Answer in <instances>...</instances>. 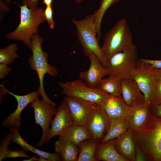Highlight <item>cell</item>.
I'll return each mask as SVG.
<instances>
[{"label": "cell", "instance_id": "e575fe53", "mask_svg": "<svg viewBox=\"0 0 161 161\" xmlns=\"http://www.w3.org/2000/svg\"><path fill=\"white\" fill-rule=\"evenodd\" d=\"M140 59L145 62L151 64L156 68L161 69V60H151L144 58H140Z\"/></svg>", "mask_w": 161, "mask_h": 161}, {"label": "cell", "instance_id": "d590c367", "mask_svg": "<svg viewBox=\"0 0 161 161\" xmlns=\"http://www.w3.org/2000/svg\"><path fill=\"white\" fill-rule=\"evenodd\" d=\"M39 0H22L23 5H26L29 8L38 7Z\"/></svg>", "mask_w": 161, "mask_h": 161}, {"label": "cell", "instance_id": "1f68e13d", "mask_svg": "<svg viewBox=\"0 0 161 161\" xmlns=\"http://www.w3.org/2000/svg\"><path fill=\"white\" fill-rule=\"evenodd\" d=\"M135 147V159L134 161H147L148 159L138 144L134 139Z\"/></svg>", "mask_w": 161, "mask_h": 161}, {"label": "cell", "instance_id": "44dd1931", "mask_svg": "<svg viewBox=\"0 0 161 161\" xmlns=\"http://www.w3.org/2000/svg\"><path fill=\"white\" fill-rule=\"evenodd\" d=\"M55 151L61 157L63 161H78L79 154L78 145L59 139L54 143Z\"/></svg>", "mask_w": 161, "mask_h": 161}, {"label": "cell", "instance_id": "d4e9b609", "mask_svg": "<svg viewBox=\"0 0 161 161\" xmlns=\"http://www.w3.org/2000/svg\"><path fill=\"white\" fill-rule=\"evenodd\" d=\"M99 143L91 139L80 142L78 145L80 151L78 161H98L95 158V153Z\"/></svg>", "mask_w": 161, "mask_h": 161}, {"label": "cell", "instance_id": "8d00e7d4", "mask_svg": "<svg viewBox=\"0 0 161 161\" xmlns=\"http://www.w3.org/2000/svg\"><path fill=\"white\" fill-rule=\"evenodd\" d=\"M3 0H0V10L1 12H8L9 10V6Z\"/></svg>", "mask_w": 161, "mask_h": 161}, {"label": "cell", "instance_id": "60d3db41", "mask_svg": "<svg viewBox=\"0 0 161 161\" xmlns=\"http://www.w3.org/2000/svg\"><path fill=\"white\" fill-rule=\"evenodd\" d=\"M73 0L77 4H80L83 0Z\"/></svg>", "mask_w": 161, "mask_h": 161}, {"label": "cell", "instance_id": "4fadbf2b", "mask_svg": "<svg viewBox=\"0 0 161 161\" xmlns=\"http://www.w3.org/2000/svg\"><path fill=\"white\" fill-rule=\"evenodd\" d=\"M5 90L7 94H10L14 97L17 102L18 105L15 110L4 120L2 126L5 128L20 129L22 120L21 112L28 104L38 98V95H40L39 94L37 91L26 95H20L15 94L6 89Z\"/></svg>", "mask_w": 161, "mask_h": 161}, {"label": "cell", "instance_id": "7c38bea8", "mask_svg": "<svg viewBox=\"0 0 161 161\" xmlns=\"http://www.w3.org/2000/svg\"><path fill=\"white\" fill-rule=\"evenodd\" d=\"M73 119L74 124L85 126L89 115L96 108L98 104L81 99L65 97Z\"/></svg>", "mask_w": 161, "mask_h": 161}, {"label": "cell", "instance_id": "d6a6232c", "mask_svg": "<svg viewBox=\"0 0 161 161\" xmlns=\"http://www.w3.org/2000/svg\"><path fill=\"white\" fill-rule=\"evenodd\" d=\"M150 113L153 116L161 117V103L158 105H150Z\"/></svg>", "mask_w": 161, "mask_h": 161}, {"label": "cell", "instance_id": "ee69618b", "mask_svg": "<svg viewBox=\"0 0 161 161\" xmlns=\"http://www.w3.org/2000/svg\"><path fill=\"white\" fill-rule=\"evenodd\" d=\"M161 1V0H160Z\"/></svg>", "mask_w": 161, "mask_h": 161}, {"label": "cell", "instance_id": "52a82bcc", "mask_svg": "<svg viewBox=\"0 0 161 161\" xmlns=\"http://www.w3.org/2000/svg\"><path fill=\"white\" fill-rule=\"evenodd\" d=\"M62 89V94L66 96L73 97L98 105H100L109 94L97 88L88 87L82 80L63 82L58 81Z\"/></svg>", "mask_w": 161, "mask_h": 161}, {"label": "cell", "instance_id": "5b68a950", "mask_svg": "<svg viewBox=\"0 0 161 161\" xmlns=\"http://www.w3.org/2000/svg\"><path fill=\"white\" fill-rule=\"evenodd\" d=\"M132 34L127 20L121 18L106 34L101 47L107 61L129 47L132 43Z\"/></svg>", "mask_w": 161, "mask_h": 161}, {"label": "cell", "instance_id": "836d02e7", "mask_svg": "<svg viewBox=\"0 0 161 161\" xmlns=\"http://www.w3.org/2000/svg\"><path fill=\"white\" fill-rule=\"evenodd\" d=\"M7 64H0V78H3L11 72V69L7 66Z\"/></svg>", "mask_w": 161, "mask_h": 161}, {"label": "cell", "instance_id": "4dcf8cb0", "mask_svg": "<svg viewBox=\"0 0 161 161\" xmlns=\"http://www.w3.org/2000/svg\"><path fill=\"white\" fill-rule=\"evenodd\" d=\"M53 10L52 5L46 6L44 10V16L45 20L48 23L50 28L53 29L54 27V22L53 17Z\"/></svg>", "mask_w": 161, "mask_h": 161}, {"label": "cell", "instance_id": "2e32d148", "mask_svg": "<svg viewBox=\"0 0 161 161\" xmlns=\"http://www.w3.org/2000/svg\"><path fill=\"white\" fill-rule=\"evenodd\" d=\"M110 120L125 117L129 108L122 97L108 94L100 105Z\"/></svg>", "mask_w": 161, "mask_h": 161}, {"label": "cell", "instance_id": "3957f363", "mask_svg": "<svg viewBox=\"0 0 161 161\" xmlns=\"http://www.w3.org/2000/svg\"><path fill=\"white\" fill-rule=\"evenodd\" d=\"M43 41V38L38 33L35 34L33 36L30 48L32 55L29 58L28 63L30 68L36 71L38 75L39 86L37 91L39 95L42 97V99L56 106V104L52 101L46 93L43 80L44 75L46 73L55 77L58 75V72L54 66L48 63V54L44 51L42 47Z\"/></svg>", "mask_w": 161, "mask_h": 161}, {"label": "cell", "instance_id": "b9f144b4", "mask_svg": "<svg viewBox=\"0 0 161 161\" xmlns=\"http://www.w3.org/2000/svg\"><path fill=\"white\" fill-rule=\"evenodd\" d=\"M6 3L10 4L12 1V0H3Z\"/></svg>", "mask_w": 161, "mask_h": 161}, {"label": "cell", "instance_id": "cb8c5ba5", "mask_svg": "<svg viewBox=\"0 0 161 161\" xmlns=\"http://www.w3.org/2000/svg\"><path fill=\"white\" fill-rule=\"evenodd\" d=\"M101 91L112 95L122 97V85L120 80L111 75L103 78L97 88Z\"/></svg>", "mask_w": 161, "mask_h": 161}, {"label": "cell", "instance_id": "ac0fdd59", "mask_svg": "<svg viewBox=\"0 0 161 161\" xmlns=\"http://www.w3.org/2000/svg\"><path fill=\"white\" fill-rule=\"evenodd\" d=\"M134 133L129 129L116 138L115 146L120 154L129 161H134L135 147Z\"/></svg>", "mask_w": 161, "mask_h": 161}, {"label": "cell", "instance_id": "ba28073f", "mask_svg": "<svg viewBox=\"0 0 161 161\" xmlns=\"http://www.w3.org/2000/svg\"><path fill=\"white\" fill-rule=\"evenodd\" d=\"M156 68L151 64L138 59L130 78L137 83L144 95L145 102L151 104L156 79Z\"/></svg>", "mask_w": 161, "mask_h": 161}, {"label": "cell", "instance_id": "d6986e66", "mask_svg": "<svg viewBox=\"0 0 161 161\" xmlns=\"http://www.w3.org/2000/svg\"><path fill=\"white\" fill-rule=\"evenodd\" d=\"M116 138L104 143H99L95 157L98 161H129L118 152L115 146Z\"/></svg>", "mask_w": 161, "mask_h": 161}, {"label": "cell", "instance_id": "4316f807", "mask_svg": "<svg viewBox=\"0 0 161 161\" xmlns=\"http://www.w3.org/2000/svg\"><path fill=\"white\" fill-rule=\"evenodd\" d=\"M18 49L17 44L13 43L4 48L0 49V64H12L19 56L16 52Z\"/></svg>", "mask_w": 161, "mask_h": 161}, {"label": "cell", "instance_id": "7402d4cb", "mask_svg": "<svg viewBox=\"0 0 161 161\" xmlns=\"http://www.w3.org/2000/svg\"><path fill=\"white\" fill-rule=\"evenodd\" d=\"M59 138L71 142L78 145L82 141L91 139L89 133L85 126L73 124L68 128Z\"/></svg>", "mask_w": 161, "mask_h": 161}, {"label": "cell", "instance_id": "f546056e", "mask_svg": "<svg viewBox=\"0 0 161 161\" xmlns=\"http://www.w3.org/2000/svg\"><path fill=\"white\" fill-rule=\"evenodd\" d=\"M25 151L23 149L20 151L10 150L7 148L5 152L4 159L23 157L31 158V157L28 156L25 153Z\"/></svg>", "mask_w": 161, "mask_h": 161}, {"label": "cell", "instance_id": "603a6c76", "mask_svg": "<svg viewBox=\"0 0 161 161\" xmlns=\"http://www.w3.org/2000/svg\"><path fill=\"white\" fill-rule=\"evenodd\" d=\"M110 121L108 129L100 143H104L117 138L129 129V122L126 117L112 119Z\"/></svg>", "mask_w": 161, "mask_h": 161}, {"label": "cell", "instance_id": "8fae6325", "mask_svg": "<svg viewBox=\"0 0 161 161\" xmlns=\"http://www.w3.org/2000/svg\"><path fill=\"white\" fill-rule=\"evenodd\" d=\"M73 124V119L69 107L64 99L57 108L44 144L47 143L53 137L62 134Z\"/></svg>", "mask_w": 161, "mask_h": 161}, {"label": "cell", "instance_id": "ffe728a7", "mask_svg": "<svg viewBox=\"0 0 161 161\" xmlns=\"http://www.w3.org/2000/svg\"><path fill=\"white\" fill-rule=\"evenodd\" d=\"M20 129L13 128L10 129V132L13 134L12 141L21 146L25 151L34 153L39 157L45 158L50 161H62L61 155L57 153H54L44 151L36 148L27 143L21 136Z\"/></svg>", "mask_w": 161, "mask_h": 161}, {"label": "cell", "instance_id": "74e56055", "mask_svg": "<svg viewBox=\"0 0 161 161\" xmlns=\"http://www.w3.org/2000/svg\"><path fill=\"white\" fill-rule=\"evenodd\" d=\"M38 156L37 155H35L33 157H31L29 158L28 159H25L23 160V161H38Z\"/></svg>", "mask_w": 161, "mask_h": 161}, {"label": "cell", "instance_id": "ab89813d", "mask_svg": "<svg viewBox=\"0 0 161 161\" xmlns=\"http://www.w3.org/2000/svg\"><path fill=\"white\" fill-rule=\"evenodd\" d=\"M38 161H50V160L45 158L39 157L38 158Z\"/></svg>", "mask_w": 161, "mask_h": 161}, {"label": "cell", "instance_id": "6da1fadb", "mask_svg": "<svg viewBox=\"0 0 161 161\" xmlns=\"http://www.w3.org/2000/svg\"><path fill=\"white\" fill-rule=\"evenodd\" d=\"M15 3L20 8V22L16 29L7 34L6 37L10 40L21 41L26 47L30 49L32 38L38 33V26L45 21L44 10L42 7L30 8L25 5L20 6Z\"/></svg>", "mask_w": 161, "mask_h": 161}, {"label": "cell", "instance_id": "484cf974", "mask_svg": "<svg viewBox=\"0 0 161 161\" xmlns=\"http://www.w3.org/2000/svg\"><path fill=\"white\" fill-rule=\"evenodd\" d=\"M121 0H101L98 8L94 13L96 35L98 42L101 36V26L103 17L107 10Z\"/></svg>", "mask_w": 161, "mask_h": 161}, {"label": "cell", "instance_id": "f1b7e54d", "mask_svg": "<svg viewBox=\"0 0 161 161\" xmlns=\"http://www.w3.org/2000/svg\"><path fill=\"white\" fill-rule=\"evenodd\" d=\"M12 134L10 132L7 134L2 139L0 145V161L4 159L7 146L12 140Z\"/></svg>", "mask_w": 161, "mask_h": 161}, {"label": "cell", "instance_id": "e0dca14e", "mask_svg": "<svg viewBox=\"0 0 161 161\" xmlns=\"http://www.w3.org/2000/svg\"><path fill=\"white\" fill-rule=\"evenodd\" d=\"M120 81L122 97L128 106L146 102L144 95L134 80L129 78L122 79Z\"/></svg>", "mask_w": 161, "mask_h": 161}, {"label": "cell", "instance_id": "5bb4252c", "mask_svg": "<svg viewBox=\"0 0 161 161\" xmlns=\"http://www.w3.org/2000/svg\"><path fill=\"white\" fill-rule=\"evenodd\" d=\"M88 57L90 62L89 69L80 72L79 77L88 87L96 88L102 79L108 75V70L102 65L99 58L95 54H90Z\"/></svg>", "mask_w": 161, "mask_h": 161}, {"label": "cell", "instance_id": "9c48e42d", "mask_svg": "<svg viewBox=\"0 0 161 161\" xmlns=\"http://www.w3.org/2000/svg\"><path fill=\"white\" fill-rule=\"evenodd\" d=\"M30 104L33 109L35 123L40 125L42 129L41 139L36 144L38 147H41L44 144L52 120V117L55 115L57 108L47 101L38 98Z\"/></svg>", "mask_w": 161, "mask_h": 161}, {"label": "cell", "instance_id": "30bf717a", "mask_svg": "<svg viewBox=\"0 0 161 161\" xmlns=\"http://www.w3.org/2000/svg\"><path fill=\"white\" fill-rule=\"evenodd\" d=\"M110 122L100 106L98 105L89 116L86 125L91 139L100 143L107 133Z\"/></svg>", "mask_w": 161, "mask_h": 161}, {"label": "cell", "instance_id": "f35d334b", "mask_svg": "<svg viewBox=\"0 0 161 161\" xmlns=\"http://www.w3.org/2000/svg\"><path fill=\"white\" fill-rule=\"evenodd\" d=\"M52 0H43V3L45 4L46 6H50L52 5Z\"/></svg>", "mask_w": 161, "mask_h": 161}, {"label": "cell", "instance_id": "9a60e30c", "mask_svg": "<svg viewBox=\"0 0 161 161\" xmlns=\"http://www.w3.org/2000/svg\"><path fill=\"white\" fill-rule=\"evenodd\" d=\"M149 106L146 102L129 106L126 117L129 122V129L134 133L141 131L146 126L150 114Z\"/></svg>", "mask_w": 161, "mask_h": 161}, {"label": "cell", "instance_id": "83f0119b", "mask_svg": "<svg viewBox=\"0 0 161 161\" xmlns=\"http://www.w3.org/2000/svg\"><path fill=\"white\" fill-rule=\"evenodd\" d=\"M155 75V81L150 105L161 103V75L159 73L158 68H156Z\"/></svg>", "mask_w": 161, "mask_h": 161}, {"label": "cell", "instance_id": "277c9868", "mask_svg": "<svg viewBox=\"0 0 161 161\" xmlns=\"http://www.w3.org/2000/svg\"><path fill=\"white\" fill-rule=\"evenodd\" d=\"M95 19L94 13L86 16L81 20L72 18V21L75 26L78 39L85 55L88 57L90 54H95L99 58L102 65L106 68L107 61L98 43Z\"/></svg>", "mask_w": 161, "mask_h": 161}, {"label": "cell", "instance_id": "7a4b0ae2", "mask_svg": "<svg viewBox=\"0 0 161 161\" xmlns=\"http://www.w3.org/2000/svg\"><path fill=\"white\" fill-rule=\"evenodd\" d=\"M134 139L148 161H161V117L150 113L146 126L141 131L134 133Z\"/></svg>", "mask_w": 161, "mask_h": 161}, {"label": "cell", "instance_id": "8992f818", "mask_svg": "<svg viewBox=\"0 0 161 161\" xmlns=\"http://www.w3.org/2000/svg\"><path fill=\"white\" fill-rule=\"evenodd\" d=\"M137 57V47L132 43L124 50L114 55L107 61L108 75L114 76L120 80L130 78Z\"/></svg>", "mask_w": 161, "mask_h": 161}, {"label": "cell", "instance_id": "7bdbcfd3", "mask_svg": "<svg viewBox=\"0 0 161 161\" xmlns=\"http://www.w3.org/2000/svg\"><path fill=\"white\" fill-rule=\"evenodd\" d=\"M159 72L160 74L161 75V69H159Z\"/></svg>", "mask_w": 161, "mask_h": 161}]
</instances>
